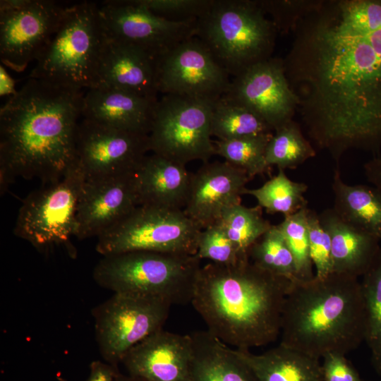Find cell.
I'll use <instances>...</instances> for the list:
<instances>
[{
	"label": "cell",
	"instance_id": "cell-1",
	"mask_svg": "<svg viewBox=\"0 0 381 381\" xmlns=\"http://www.w3.org/2000/svg\"><path fill=\"white\" fill-rule=\"evenodd\" d=\"M284 60L308 137L339 168L351 149L381 148V0H320Z\"/></svg>",
	"mask_w": 381,
	"mask_h": 381
},
{
	"label": "cell",
	"instance_id": "cell-2",
	"mask_svg": "<svg viewBox=\"0 0 381 381\" xmlns=\"http://www.w3.org/2000/svg\"><path fill=\"white\" fill-rule=\"evenodd\" d=\"M82 90L29 78L0 109V186L16 177L43 185L61 179L77 162Z\"/></svg>",
	"mask_w": 381,
	"mask_h": 381
},
{
	"label": "cell",
	"instance_id": "cell-3",
	"mask_svg": "<svg viewBox=\"0 0 381 381\" xmlns=\"http://www.w3.org/2000/svg\"><path fill=\"white\" fill-rule=\"evenodd\" d=\"M292 282L261 269L248 256L232 265L210 262L199 270L190 303L211 334L235 349L249 350L279 337Z\"/></svg>",
	"mask_w": 381,
	"mask_h": 381
},
{
	"label": "cell",
	"instance_id": "cell-4",
	"mask_svg": "<svg viewBox=\"0 0 381 381\" xmlns=\"http://www.w3.org/2000/svg\"><path fill=\"white\" fill-rule=\"evenodd\" d=\"M365 322L358 278L332 272L296 280L285 298L279 344L319 359L346 355L364 341Z\"/></svg>",
	"mask_w": 381,
	"mask_h": 381
},
{
	"label": "cell",
	"instance_id": "cell-5",
	"mask_svg": "<svg viewBox=\"0 0 381 381\" xmlns=\"http://www.w3.org/2000/svg\"><path fill=\"white\" fill-rule=\"evenodd\" d=\"M277 34L260 0H212L195 37L234 78L272 58Z\"/></svg>",
	"mask_w": 381,
	"mask_h": 381
},
{
	"label": "cell",
	"instance_id": "cell-6",
	"mask_svg": "<svg viewBox=\"0 0 381 381\" xmlns=\"http://www.w3.org/2000/svg\"><path fill=\"white\" fill-rule=\"evenodd\" d=\"M200 260L196 255L130 251L103 256L94 267L92 277L114 294L186 305L191 303Z\"/></svg>",
	"mask_w": 381,
	"mask_h": 381
},
{
	"label": "cell",
	"instance_id": "cell-7",
	"mask_svg": "<svg viewBox=\"0 0 381 381\" xmlns=\"http://www.w3.org/2000/svg\"><path fill=\"white\" fill-rule=\"evenodd\" d=\"M105 39L96 4L83 1L66 7L29 78L78 90L92 87Z\"/></svg>",
	"mask_w": 381,
	"mask_h": 381
},
{
	"label": "cell",
	"instance_id": "cell-8",
	"mask_svg": "<svg viewBox=\"0 0 381 381\" xmlns=\"http://www.w3.org/2000/svg\"><path fill=\"white\" fill-rule=\"evenodd\" d=\"M202 229L183 210L138 205L98 236L102 256L144 250L195 255Z\"/></svg>",
	"mask_w": 381,
	"mask_h": 381
},
{
	"label": "cell",
	"instance_id": "cell-9",
	"mask_svg": "<svg viewBox=\"0 0 381 381\" xmlns=\"http://www.w3.org/2000/svg\"><path fill=\"white\" fill-rule=\"evenodd\" d=\"M85 179L77 162L61 179L28 195L19 210L14 234L42 252L69 243L77 236V210Z\"/></svg>",
	"mask_w": 381,
	"mask_h": 381
},
{
	"label": "cell",
	"instance_id": "cell-10",
	"mask_svg": "<svg viewBox=\"0 0 381 381\" xmlns=\"http://www.w3.org/2000/svg\"><path fill=\"white\" fill-rule=\"evenodd\" d=\"M214 103L163 95L155 107L148 135L150 150L183 165L193 160L208 162L215 155L210 132Z\"/></svg>",
	"mask_w": 381,
	"mask_h": 381
},
{
	"label": "cell",
	"instance_id": "cell-11",
	"mask_svg": "<svg viewBox=\"0 0 381 381\" xmlns=\"http://www.w3.org/2000/svg\"><path fill=\"white\" fill-rule=\"evenodd\" d=\"M171 305L161 298L114 294L92 310L95 337L102 358L116 366L149 336L162 329Z\"/></svg>",
	"mask_w": 381,
	"mask_h": 381
},
{
	"label": "cell",
	"instance_id": "cell-12",
	"mask_svg": "<svg viewBox=\"0 0 381 381\" xmlns=\"http://www.w3.org/2000/svg\"><path fill=\"white\" fill-rule=\"evenodd\" d=\"M66 8L50 0H1V63L20 73L36 61L56 32Z\"/></svg>",
	"mask_w": 381,
	"mask_h": 381
},
{
	"label": "cell",
	"instance_id": "cell-13",
	"mask_svg": "<svg viewBox=\"0 0 381 381\" xmlns=\"http://www.w3.org/2000/svg\"><path fill=\"white\" fill-rule=\"evenodd\" d=\"M99 14L108 39L135 47L155 59L196 35L197 20H168L138 0L104 1Z\"/></svg>",
	"mask_w": 381,
	"mask_h": 381
},
{
	"label": "cell",
	"instance_id": "cell-14",
	"mask_svg": "<svg viewBox=\"0 0 381 381\" xmlns=\"http://www.w3.org/2000/svg\"><path fill=\"white\" fill-rule=\"evenodd\" d=\"M230 75L195 36L156 59L158 92L212 103L227 92Z\"/></svg>",
	"mask_w": 381,
	"mask_h": 381
},
{
	"label": "cell",
	"instance_id": "cell-15",
	"mask_svg": "<svg viewBox=\"0 0 381 381\" xmlns=\"http://www.w3.org/2000/svg\"><path fill=\"white\" fill-rule=\"evenodd\" d=\"M76 150L85 179L135 173L150 151L148 135L83 118L78 127Z\"/></svg>",
	"mask_w": 381,
	"mask_h": 381
},
{
	"label": "cell",
	"instance_id": "cell-16",
	"mask_svg": "<svg viewBox=\"0 0 381 381\" xmlns=\"http://www.w3.org/2000/svg\"><path fill=\"white\" fill-rule=\"evenodd\" d=\"M222 97L250 109L273 131L293 120L299 104L283 59L274 56L234 77Z\"/></svg>",
	"mask_w": 381,
	"mask_h": 381
},
{
	"label": "cell",
	"instance_id": "cell-17",
	"mask_svg": "<svg viewBox=\"0 0 381 381\" xmlns=\"http://www.w3.org/2000/svg\"><path fill=\"white\" fill-rule=\"evenodd\" d=\"M138 205L135 173L85 179L78 205L76 238H97Z\"/></svg>",
	"mask_w": 381,
	"mask_h": 381
},
{
	"label": "cell",
	"instance_id": "cell-18",
	"mask_svg": "<svg viewBox=\"0 0 381 381\" xmlns=\"http://www.w3.org/2000/svg\"><path fill=\"white\" fill-rule=\"evenodd\" d=\"M250 179L244 171L226 161L203 163L191 175L183 211L202 230L215 224L226 209L241 203Z\"/></svg>",
	"mask_w": 381,
	"mask_h": 381
},
{
	"label": "cell",
	"instance_id": "cell-19",
	"mask_svg": "<svg viewBox=\"0 0 381 381\" xmlns=\"http://www.w3.org/2000/svg\"><path fill=\"white\" fill-rule=\"evenodd\" d=\"M192 353L190 334L162 329L133 346L121 363L130 375L147 381H188Z\"/></svg>",
	"mask_w": 381,
	"mask_h": 381
},
{
	"label": "cell",
	"instance_id": "cell-20",
	"mask_svg": "<svg viewBox=\"0 0 381 381\" xmlns=\"http://www.w3.org/2000/svg\"><path fill=\"white\" fill-rule=\"evenodd\" d=\"M93 87H112L157 99L156 59L106 37Z\"/></svg>",
	"mask_w": 381,
	"mask_h": 381
},
{
	"label": "cell",
	"instance_id": "cell-21",
	"mask_svg": "<svg viewBox=\"0 0 381 381\" xmlns=\"http://www.w3.org/2000/svg\"><path fill=\"white\" fill-rule=\"evenodd\" d=\"M157 99L112 87H93L84 94L82 118L114 128L149 135Z\"/></svg>",
	"mask_w": 381,
	"mask_h": 381
},
{
	"label": "cell",
	"instance_id": "cell-22",
	"mask_svg": "<svg viewBox=\"0 0 381 381\" xmlns=\"http://www.w3.org/2000/svg\"><path fill=\"white\" fill-rule=\"evenodd\" d=\"M191 175L186 165L147 155L135 173L139 205L183 210Z\"/></svg>",
	"mask_w": 381,
	"mask_h": 381
},
{
	"label": "cell",
	"instance_id": "cell-23",
	"mask_svg": "<svg viewBox=\"0 0 381 381\" xmlns=\"http://www.w3.org/2000/svg\"><path fill=\"white\" fill-rule=\"evenodd\" d=\"M332 244V272L358 278L368 271L380 246V240L344 220L333 208L319 214Z\"/></svg>",
	"mask_w": 381,
	"mask_h": 381
},
{
	"label": "cell",
	"instance_id": "cell-24",
	"mask_svg": "<svg viewBox=\"0 0 381 381\" xmlns=\"http://www.w3.org/2000/svg\"><path fill=\"white\" fill-rule=\"evenodd\" d=\"M193 353L188 381H258L232 349L207 330L190 334Z\"/></svg>",
	"mask_w": 381,
	"mask_h": 381
},
{
	"label": "cell",
	"instance_id": "cell-25",
	"mask_svg": "<svg viewBox=\"0 0 381 381\" xmlns=\"http://www.w3.org/2000/svg\"><path fill=\"white\" fill-rule=\"evenodd\" d=\"M236 351L258 381H322L319 358L281 344L261 354Z\"/></svg>",
	"mask_w": 381,
	"mask_h": 381
},
{
	"label": "cell",
	"instance_id": "cell-26",
	"mask_svg": "<svg viewBox=\"0 0 381 381\" xmlns=\"http://www.w3.org/2000/svg\"><path fill=\"white\" fill-rule=\"evenodd\" d=\"M334 210L344 220L377 237L381 241V190L366 185H349L338 168L332 184Z\"/></svg>",
	"mask_w": 381,
	"mask_h": 381
},
{
	"label": "cell",
	"instance_id": "cell-27",
	"mask_svg": "<svg viewBox=\"0 0 381 381\" xmlns=\"http://www.w3.org/2000/svg\"><path fill=\"white\" fill-rule=\"evenodd\" d=\"M307 189L305 183L294 181L284 170L278 169V174L262 186L254 189L246 188L243 195L254 197L258 205L267 213H280L287 217L307 207L308 200L304 195Z\"/></svg>",
	"mask_w": 381,
	"mask_h": 381
},
{
	"label": "cell",
	"instance_id": "cell-28",
	"mask_svg": "<svg viewBox=\"0 0 381 381\" xmlns=\"http://www.w3.org/2000/svg\"><path fill=\"white\" fill-rule=\"evenodd\" d=\"M210 132L218 140H228L274 131L250 109L222 97L212 107Z\"/></svg>",
	"mask_w": 381,
	"mask_h": 381
},
{
	"label": "cell",
	"instance_id": "cell-29",
	"mask_svg": "<svg viewBox=\"0 0 381 381\" xmlns=\"http://www.w3.org/2000/svg\"><path fill=\"white\" fill-rule=\"evenodd\" d=\"M361 282L365 307V340L375 373L381 375V243L377 254Z\"/></svg>",
	"mask_w": 381,
	"mask_h": 381
},
{
	"label": "cell",
	"instance_id": "cell-30",
	"mask_svg": "<svg viewBox=\"0 0 381 381\" xmlns=\"http://www.w3.org/2000/svg\"><path fill=\"white\" fill-rule=\"evenodd\" d=\"M316 155L311 142L294 119L276 129L267 147L266 162L278 169H293Z\"/></svg>",
	"mask_w": 381,
	"mask_h": 381
},
{
	"label": "cell",
	"instance_id": "cell-31",
	"mask_svg": "<svg viewBox=\"0 0 381 381\" xmlns=\"http://www.w3.org/2000/svg\"><path fill=\"white\" fill-rule=\"evenodd\" d=\"M218 223L241 258L248 256L252 245L272 226L263 217L261 207H248L241 203L226 209Z\"/></svg>",
	"mask_w": 381,
	"mask_h": 381
},
{
	"label": "cell",
	"instance_id": "cell-32",
	"mask_svg": "<svg viewBox=\"0 0 381 381\" xmlns=\"http://www.w3.org/2000/svg\"><path fill=\"white\" fill-rule=\"evenodd\" d=\"M272 133H262L228 140L214 142L215 155L244 171L252 179L269 172L266 150Z\"/></svg>",
	"mask_w": 381,
	"mask_h": 381
},
{
	"label": "cell",
	"instance_id": "cell-33",
	"mask_svg": "<svg viewBox=\"0 0 381 381\" xmlns=\"http://www.w3.org/2000/svg\"><path fill=\"white\" fill-rule=\"evenodd\" d=\"M250 261L261 269L291 282L297 280L294 256L278 226L272 225L250 248Z\"/></svg>",
	"mask_w": 381,
	"mask_h": 381
},
{
	"label": "cell",
	"instance_id": "cell-34",
	"mask_svg": "<svg viewBox=\"0 0 381 381\" xmlns=\"http://www.w3.org/2000/svg\"><path fill=\"white\" fill-rule=\"evenodd\" d=\"M308 207L298 212L284 217L278 225L294 258L298 281H308L315 274L309 253L307 216Z\"/></svg>",
	"mask_w": 381,
	"mask_h": 381
},
{
	"label": "cell",
	"instance_id": "cell-35",
	"mask_svg": "<svg viewBox=\"0 0 381 381\" xmlns=\"http://www.w3.org/2000/svg\"><path fill=\"white\" fill-rule=\"evenodd\" d=\"M320 0H260L278 33L289 34L298 23L316 8Z\"/></svg>",
	"mask_w": 381,
	"mask_h": 381
},
{
	"label": "cell",
	"instance_id": "cell-36",
	"mask_svg": "<svg viewBox=\"0 0 381 381\" xmlns=\"http://www.w3.org/2000/svg\"><path fill=\"white\" fill-rule=\"evenodd\" d=\"M196 255L222 265L235 264L243 258L218 222L200 231Z\"/></svg>",
	"mask_w": 381,
	"mask_h": 381
},
{
	"label": "cell",
	"instance_id": "cell-37",
	"mask_svg": "<svg viewBox=\"0 0 381 381\" xmlns=\"http://www.w3.org/2000/svg\"><path fill=\"white\" fill-rule=\"evenodd\" d=\"M307 222L309 253L315 267V276L324 278L332 272L330 236L321 224L319 214L310 209L308 212Z\"/></svg>",
	"mask_w": 381,
	"mask_h": 381
},
{
	"label": "cell",
	"instance_id": "cell-38",
	"mask_svg": "<svg viewBox=\"0 0 381 381\" xmlns=\"http://www.w3.org/2000/svg\"><path fill=\"white\" fill-rule=\"evenodd\" d=\"M155 14L172 22L198 20L212 0H138Z\"/></svg>",
	"mask_w": 381,
	"mask_h": 381
},
{
	"label": "cell",
	"instance_id": "cell-39",
	"mask_svg": "<svg viewBox=\"0 0 381 381\" xmlns=\"http://www.w3.org/2000/svg\"><path fill=\"white\" fill-rule=\"evenodd\" d=\"M322 358V381H364L345 355L332 352Z\"/></svg>",
	"mask_w": 381,
	"mask_h": 381
},
{
	"label": "cell",
	"instance_id": "cell-40",
	"mask_svg": "<svg viewBox=\"0 0 381 381\" xmlns=\"http://www.w3.org/2000/svg\"><path fill=\"white\" fill-rule=\"evenodd\" d=\"M114 367L100 361H92L90 366L87 381H115L117 372Z\"/></svg>",
	"mask_w": 381,
	"mask_h": 381
},
{
	"label": "cell",
	"instance_id": "cell-41",
	"mask_svg": "<svg viewBox=\"0 0 381 381\" xmlns=\"http://www.w3.org/2000/svg\"><path fill=\"white\" fill-rule=\"evenodd\" d=\"M367 179L381 190V157L375 156L363 166Z\"/></svg>",
	"mask_w": 381,
	"mask_h": 381
},
{
	"label": "cell",
	"instance_id": "cell-42",
	"mask_svg": "<svg viewBox=\"0 0 381 381\" xmlns=\"http://www.w3.org/2000/svg\"><path fill=\"white\" fill-rule=\"evenodd\" d=\"M1 70V95H5L10 94L11 96L16 92L17 90H14V83L13 80L7 74L2 66L0 67Z\"/></svg>",
	"mask_w": 381,
	"mask_h": 381
},
{
	"label": "cell",
	"instance_id": "cell-43",
	"mask_svg": "<svg viewBox=\"0 0 381 381\" xmlns=\"http://www.w3.org/2000/svg\"><path fill=\"white\" fill-rule=\"evenodd\" d=\"M115 381H147L145 379H143L141 377L132 376V375H123L118 372L116 374Z\"/></svg>",
	"mask_w": 381,
	"mask_h": 381
}]
</instances>
